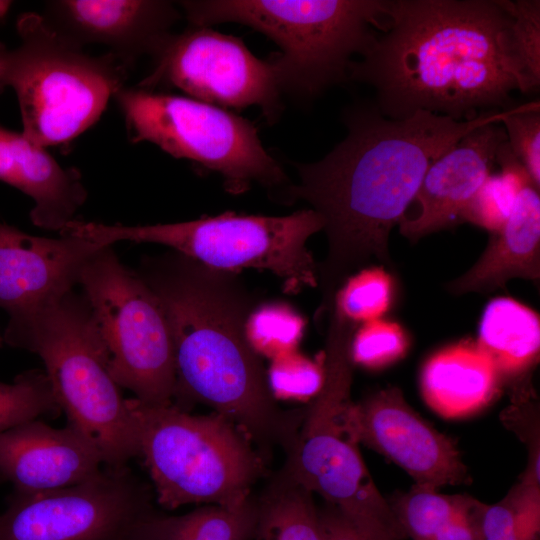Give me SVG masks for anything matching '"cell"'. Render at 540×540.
<instances>
[{"mask_svg":"<svg viewBox=\"0 0 540 540\" xmlns=\"http://www.w3.org/2000/svg\"><path fill=\"white\" fill-rule=\"evenodd\" d=\"M81 286L119 387L153 406L173 404L176 362L164 309L142 277L127 269L111 245L83 266Z\"/></svg>","mask_w":540,"mask_h":540,"instance_id":"cell-11","label":"cell"},{"mask_svg":"<svg viewBox=\"0 0 540 540\" xmlns=\"http://www.w3.org/2000/svg\"><path fill=\"white\" fill-rule=\"evenodd\" d=\"M482 540H520L514 528L513 510L507 497L488 505L483 518Z\"/></svg>","mask_w":540,"mask_h":540,"instance_id":"cell-34","label":"cell"},{"mask_svg":"<svg viewBox=\"0 0 540 540\" xmlns=\"http://www.w3.org/2000/svg\"><path fill=\"white\" fill-rule=\"evenodd\" d=\"M496 161L502 172L487 178L460 216V222H470L492 233L505 224L521 189L533 183L507 140L499 146Z\"/></svg>","mask_w":540,"mask_h":540,"instance_id":"cell-26","label":"cell"},{"mask_svg":"<svg viewBox=\"0 0 540 540\" xmlns=\"http://www.w3.org/2000/svg\"><path fill=\"white\" fill-rule=\"evenodd\" d=\"M140 88L175 87L190 98L224 109L259 107L269 121L281 110V90L271 61L256 57L241 38L210 27L170 34L152 57Z\"/></svg>","mask_w":540,"mask_h":540,"instance_id":"cell-13","label":"cell"},{"mask_svg":"<svg viewBox=\"0 0 540 540\" xmlns=\"http://www.w3.org/2000/svg\"><path fill=\"white\" fill-rule=\"evenodd\" d=\"M512 17V52L527 83L535 91L540 84V2L500 0Z\"/></svg>","mask_w":540,"mask_h":540,"instance_id":"cell-29","label":"cell"},{"mask_svg":"<svg viewBox=\"0 0 540 540\" xmlns=\"http://www.w3.org/2000/svg\"><path fill=\"white\" fill-rule=\"evenodd\" d=\"M411 540H482L486 504L467 495H445L414 484L388 502Z\"/></svg>","mask_w":540,"mask_h":540,"instance_id":"cell-22","label":"cell"},{"mask_svg":"<svg viewBox=\"0 0 540 540\" xmlns=\"http://www.w3.org/2000/svg\"><path fill=\"white\" fill-rule=\"evenodd\" d=\"M152 499L127 466L61 489L14 490L0 514V540H123L154 509Z\"/></svg>","mask_w":540,"mask_h":540,"instance_id":"cell-12","label":"cell"},{"mask_svg":"<svg viewBox=\"0 0 540 540\" xmlns=\"http://www.w3.org/2000/svg\"><path fill=\"white\" fill-rule=\"evenodd\" d=\"M391 276L382 268H370L348 278L338 291L335 303L352 321L379 319L392 301Z\"/></svg>","mask_w":540,"mask_h":540,"instance_id":"cell-28","label":"cell"},{"mask_svg":"<svg viewBox=\"0 0 540 540\" xmlns=\"http://www.w3.org/2000/svg\"><path fill=\"white\" fill-rule=\"evenodd\" d=\"M16 28L20 44H0V87L15 91L28 140L45 149L70 142L100 118L129 68L112 53H85L41 14H21Z\"/></svg>","mask_w":540,"mask_h":540,"instance_id":"cell-7","label":"cell"},{"mask_svg":"<svg viewBox=\"0 0 540 540\" xmlns=\"http://www.w3.org/2000/svg\"><path fill=\"white\" fill-rule=\"evenodd\" d=\"M42 16L72 43L107 46L130 68L156 54L180 13L164 0H57L46 3Z\"/></svg>","mask_w":540,"mask_h":540,"instance_id":"cell-15","label":"cell"},{"mask_svg":"<svg viewBox=\"0 0 540 540\" xmlns=\"http://www.w3.org/2000/svg\"><path fill=\"white\" fill-rule=\"evenodd\" d=\"M2 341H3V339L0 337V346H1Z\"/></svg>","mask_w":540,"mask_h":540,"instance_id":"cell-37","label":"cell"},{"mask_svg":"<svg viewBox=\"0 0 540 540\" xmlns=\"http://www.w3.org/2000/svg\"><path fill=\"white\" fill-rule=\"evenodd\" d=\"M103 464L97 444L68 423L31 420L0 433V482L19 492H44L84 482Z\"/></svg>","mask_w":540,"mask_h":540,"instance_id":"cell-16","label":"cell"},{"mask_svg":"<svg viewBox=\"0 0 540 540\" xmlns=\"http://www.w3.org/2000/svg\"><path fill=\"white\" fill-rule=\"evenodd\" d=\"M61 409L43 370L19 374L12 383L0 382V433Z\"/></svg>","mask_w":540,"mask_h":540,"instance_id":"cell-27","label":"cell"},{"mask_svg":"<svg viewBox=\"0 0 540 540\" xmlns=\"http://www.w3.org/2000/svg\"><path fill=\"white\" fill-rule=\"evenodd\" d=\"M138 274L168 320L176 362L174 400L206 404L249 434L269 428L280 407L248 335L259 299L238 272L172 251L144 260Z\"/></svg>","mask_w":540,"mask_h":540,"instance_id":"cell-3","label":"cell"},{"mask_svg":"<svg viewBox=\"0 0 540 540\" xmlns=\"http://www.w3.org/2000/svg\"><path fill=\"white\" fill-rule=\"evenodd\" d=\"M407 348V335L399 324L376 319L354 333L351 356L353 362L378 369L400 359Z\"/></svg>","mask_w":540,"mask_h":540,"instance_id":"cell-30","label":"cell"},{"mask_svg":"<svg viewBox=\"0 0 540 540\" xmlns=\"http://www.w3.org/2000/svg\"><path fill=\"white\" fill-rule=\"evenodd\" d=\"M510 111L456 121L422 110L390 119L376 105L355 107L345 116L344 140L319 161L295 165L299 181L279 199L308 202L323 220L328 249L317 264L321 310L329 312L356 269L372 259L390 266V231L405 217L431 163L474 129L500 123Z\"/></svg>","mask_w":540,"mask_h":540,"instance_id":"cell-1","label":"cell"},{"mask_svg":"<svg viewBox=\"0 0 540 540\" xmlns=\"http://www.w3.org/2000/svg\"><path fill=\"white\" fill-rule=\"evenodd\" d=\"M139 456L165 509L187 504L237 506L253 494L262 455L234 423L214 413L192 415L175 404L127 399Z\"/></svg>","mask_w":540,"mask_h":540,"instance_id":"cell-8","label":"cell"},{"mask_svg":"<svg viewBox=\"0 0 540 540\" xmlns=\"http://www.w3.org/2000/svg\"><path fill=\"white\" fill-rule=\"evenodd\" d=\"M312 495L278 473L258 496L252 540H325Z\"/></svg>","mask_w":540,"mask_h":540,"instance_id":"cell-25","label":"cell"},{"mask_svg":"<svg viewBox=\"0 0 540 540\" xmlns=\"http://www.w3.org/2000/svg\"><path fill=\"white\" fill-rule=\"evenodd\" d=\"M3 340L41 358L68 423L94 440L106 467H125L139 456L132 413L109 373L108 354L83 294L72 289L10 315Z\"/></svg>","mask_w":540,"mask_h":540,"instance_id":"cell-5","label":"cell"},{"mask_svg":"<svg viewBox=\"0 0 540 540\" xmlns=\"http://www.w3.org/2000/svg\"><path fill=\"white\" fill-rule=\"evenodd\" d=\"M351 420L359 443L397 464L416 485L438 489L470 479L456 442L415 412L396 387L353 403Z\"/></svg>","mask_w":540,"mask_h":540,"instance_id":"cell-14","label":"cell"},{"mask_svg":"<svg viewBox=\"0 0 540 540\" xmlns=\"http://www.w3.org/2000/svg\"><path fill=\"white\" fill-rule=\"evenodd\" d=\"M319 517L325 540H368L330 505L319 510Z\"/></svg>","mask_w":540,"mask_h":540,"instance_id":"cell-35","label":"cell"},{"mask_svg":"<svg viewBox=\"0 0 540 540\" xmlns=\"http://www.w3.org/2000/svg\"><path fill=\"white\" fill-rule=\"evenodd\" d=\"M268 378L272 391L279 389L297 396H311L321 387L323 370L305 358L296 357L277 363Z\"/></svg>","mask_w":540,"mask_h":540,"instance_id":"cell-32","label":"cell"},{"mask_svg":"<svg viewBox=\"0 0 540 540\" xmlns=\"http://www.w3.org/2000/svg\"><path fill=\"white\" fill-rule=\"evenodd\" d=\"M257 515L258 496L254 493L237 506L208 504L179 516L154 508L123 540H252Z\"/></svg>","mask_w":540,"mask_h":540,"instance_id":"cell-23","label":"cell"},{"mask_svg":"<svg viewBox=\"0 0 540 540\" xmlns=\"http://www.w3.org/2000/svg\"><path fill=\"white\" fill-rule=\"evenodd\" d=\"M477 344L493 361L500 378L518 375L538 359L539 316L514 299L495 298L483 312Z\"/></svg>","mask_w":540,"mask_h":540,"instance_id":"cell-24","label":"cell"},{"mask_svg":"<svg viewBox=\"0 0 540 540\" xmlns=\"http://www.w3.org/2000/svg\"><path fill=\"white\" fill-rule=\"evenodd\" d=\"M103 246L69 235L33 236L0 224V307L10 316L72 290L85 263Z\"/></svg>","mask_w":540,"mask_h":540,"instance_id":"cell-17","label":"cell"},{"mask_svg":"<svg viewBox=\"0 0 540 540\" xmlns=\"http://www.w3.org/2000/svg\"><path fill=\"white\" fill-rule=\"evenodd\" d=\"M500 381L490 357L470 341L448 346L425 363L421 390L439 415L460 418L476 413L493 398Z\"/></svg>","mask_w":540,"mask_h":540,"instance_id":"cell-21","label":"cell"},{"mask_svg":"<svg viewBox=\"0 0 540 540\" xmlns=\"http://www.w3.org/2000/svg\"><path fill=\"white\" fill-rule=\"evenodd\" d=\"M508 144L521 161L536 187L540 184L539 102L513 107L502 119Z\"/></svg>","mask_w":540,"mask_h":540,"instance_id":"cell-31","label":"cell"},{"mask_svg":"<svg viewBox=\"0 0 540 540\" xmlns=\"http://www.w3.org/2000/svg\"><path fill=\"white\" fill-rule=\"evenodd\" d=\"M12 5L11 1L0 0V21L4 20Z\"/></svg>","mask_w":540,"mask_h":540,"instance_id":"cell-36","label":"cell"},{"mask_svg":"<svg viewBox=\"0 0 540 540\" xmlns=\"http://www.w3.org/2000/svg\"><path fill=\"white\" fill-rule=\"evenodd\" d=\"M302 324L290 310L280 306L257 308L248 323L249 338L263 340L264 343L279 340L292 343L301 332Z\"/></svg>","mask_w":540,"mask_h":540,"instance_id":"cell-33","label":"cell"},{"mask_svg":"<svg viewBox=\"0 0 540 540\" xmlns=\"http://www.w3.org/2000/svg\"><path fill=\"white\" fill-rule=\"evenodd\" d=\"M114 97L132 142L153 143L220 174L232 194L257 183L279 198L292 183L262 145L255 125L230 110L140 87H123Z\"/></svg>","mask_w":540,"mask_h":540,"instance_id":"cell-10","label":"cell"},{"mask_svg":"<svg viewBox=\"0 0 540 540\" xmlns=\"http://www.w3.org/2000/svg\"><path fill=\"white\" fill-rule=\"evenodd\" d=\"M0 180L31 197L32 222L61 232L87 198L75 168H63L43 147L23 133L0 125Z\"/></svg>","mask_w":540,"mask_h":540,"instance_id":"cell-19","label":"cell"},{"mask_svg":"<svg viewBox=\"0 0 540 540\" xmlns=\"http://www.w3.org/2000/svg\"><path fill=\"white\" fill-rule=\"evenodd\" d=\"M384 13V30L348 75L374 88L384 116L464 121L504 107L515 89L529 92L500 0H384Z\"/></svg>","mask_w":540,"mask_h":540,"instance_id":"cell-2","label":"cell"},{"mask_svg":"<svg viewBox=\"0 0 540 540\" xmlns=\"http://www.w3.org/2000/svg\"><path fill=\"white\" fill-rule=\"evenodd\" d=\"M498 124L474 129L431 163L413 200L417 214L399 223L403 236L417 241L460 222L462 212L491 175L499 146L507 140Z\"/></svg>","mask_w":540,"mask_h":540,"instance_id":"cell-18","label":"cell"},{"mask_svg":"<svg viewBox=\"0 0 540 540\" xmlns=\"http://www.w3.org/2000/svg\"><path fill=\"white\" fill-rule=\"evenodd\" d=\"M320 230V215L313 209H304L286 216L226 212L192 221L144 226L73 220L61 233L102 245L119 241L161 244L226 271L267 270L282 279L285 292L297 293L317 286V264L306 243Z\"/></svg>","mask_w":540,"mask_h":540,"instance_id":"cell-9","label":"cell"},{"mask_svg":"<svg viewBox=\"0 0 540 540\" xmlns=\"http://www.w3.org/2000/svg\"><path fill=\"white\" fill-rule=\"evenodd\" d=\"M491 239L480 259L446 288L453 294L487 293L516 277H540V196L533 183L518 193L503 227Z\"/></svg>","mask_w":540,"mask_h":540,"instance_id":"cell-20","label":"cell"},{"mask_svg":"<svg viewBox=\"0 0 540 540\" xmlns=\"http://www.w3.org/2000/svg\"><path fill=\"white\" fill-rule=\"evenodd\" d=\"M332 309L322 384L303 410L278 473L320 495L366 539L406 540L368 472L351 420V342L356 322L337 306Z\"/></svg>","mask_w":540,"mask_h":540,"instance_id":"cell-4","label":"cell"},{"mask_svg":"<svg viewBox=\"0 0 540 540\" xmlns=\"http://www.w3.org/2000/svg\"><path fill=\"white\" fill-rule=\"evenodd\" d=\"M194 27L234 22L274 41L270 57L281 93L318 96L348 80L352 57L362 55L383 31L384 0L180 1Z\"/></svg>","mask_w":540,"mask_h":540,"instance_id":"cell-6","label":"cell"}]
</instances>
